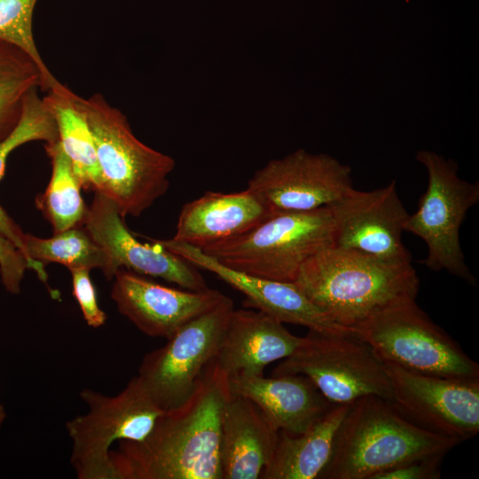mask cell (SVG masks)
Here are the masks:
<instances>
[{
  "mask_svg": "<svg viewBox=\"0 0 479 479\" xmlns=\"http://www.w3.org/2000/svg\"><path fill=\"white\" fill-rule=\"evenodd\" d=\"M25 249L28 269L36 272L53 299H59V293L48 285L45 263H61L69 271L100 269L108 279V257L85 228L72 227L46 239L25 233Z\"/></svg>",
  "mask_w": 479,
  "mask_h": 479,
  "instance_id": "cell-23",
  "label": "cell"
},
{
  "mask_svg": "<svg viewBox=\"0 0 479 479\" xmlns=\"http://www.w3.org/2000/svg\"><path fill=\"white\" fill-rule=\"evenodd\" d=\"M459 443L418 427L392 402L366 396L350 404L319 479H373L408 461L445 455Z\"/></svg>",
  "mask_w": 479,
  "mask_h": 479,
  "instance_id": "cell-3",
  "label": "cell"
},
{
  "mask_svg": "<svg viewBox=\"0 0 479 479\" xmlns=\"http://www.w3.org/2000/svg\"><path fill=\"white\" fill-rule=\"evenodd\" d=\"M38 89L34 88L27 92L20 122L10 135L0 142V180L4 174L7 157L14 149L30 141L41 140L46 144L59 141L56 121L43 98H39ZM0 232L22 252L28 266L25 233L2 207Z\"/></svg>",
  "mask_w": 479,
  "mask_h": 479,
  "instance_id": "cell-24",
  "label": "cell"
},
{
  "mask_svg": "<svg viewBox=\"0 0 479 479\" xmlns=\"http://www.w3.org/2000/svg\"><path fill=\"white\" fill-rule=\"evenodd\" d=\"M444 454H436L401 464L376 475L373 479H438Z\"/></svg>",
  "mask_w": 479,
  "mask_h": 479,
  "instance_id": "cell-30",
  "label": "cell"
},
{
  "mask_svg": "<svg viewBox=\"0 0 479 479\" xmlns=\"http://www.w3.org/2000/svg\"><path fill=\"white\" fill-rule=\"evenodd\" d=\"M233 309L232 300L225 295L144 357L137 376L161 409L175 408L192 394L202 371L218 352Z\"/></svg>",
  "mask_w": 479,
  "mask_h": 479,
  "instance_id": "cell-10",
  "label": "cell"
},
{
  "mask_svg": "<svg viewBox=\"0 0 479 479\" xmlns=\"http://www.w3.org/2000/svg\"><path fill=\"white\" fill-rule=\"evenodd\" d=\"M231 393L216 358L189 397L166 410L142 441H121L110 452L115 479H222L221 417Z\"/></svg>",
  "mask_w": 479,
  "mask_h": 479,
  "instance_id": "cell-1",
  "label": "cell"
},
{
  "mask_svg": "<svg viewBox=\"0 0 479 479\" xmlns=\"http://www.w3.org/2000/svg\"><path fill=\"white\" fill-rule=\"evenodd\" d=\"M43 87L35 60L20 47L0 40V142L20 121L27 92Z\"/></svg>",
  "mask_w": 479,
  "mask_h": 479,
  "instance_id": "cell-26",
  "label": "cell"
},
{
  "mask_svg": "<svg viewBox=\"0 0 479 479\" xmlns=\"http://www.w3.org/2000/svg\"><path fill=\"white\" fill-rule=\"evenodd\" d=\"M335 220L334 246L397 263H412L402 242L409 216L393 180L368 192L352 188L333 205Z\"/></svg>",
  "mask_w": 479,
  "mask_h": 479,
  "instance_id": "cell-14",
  "label": "cell"
},
{
  "mask_svg": "<svg viewBox=\"0 0 479 479\" xmlns=\"http://www.w3.org/2000/svg\"><path fill=\"white\" fill-rule=\"evenodd\" d=\"M334 237L331 205L309 212L271 214L245 233L200 250L232 270L294 282L302 265L333 246Z\"/></svg>",
  "mask_w": 479,
  "mask_h": 479,
  "instance_id": "cell-5",
  "label": "cell"
},
{
  "mask_svg": "<svg viewBox=\"0 0 479 479\" xmlns=\"http://www.w3.org/2000/svg\"><path fill=\"white\" fill-rule=\"evenodd\" d=\"M45 150L51 161V177L36 203L51 224L54 233H59L83 224L88 208L80 192L81 185L59 141L46 144Z\"/></svg>",
  "mask_w": 479,
  "mask_h": 479,
  "instance_id": "cell-25",
  "label": "cell"
},
{
  "mask_svg": "<svg viewBox=\"0 0 479 479\" xmlns=\"http://www.w3.org/2000/svg\"><path fill=\"white\" fill-rule=\"evenodd\" d=\"M93 135L103 177L100 192L120 214L139 216L168 191L175 161L142 143L126 116L100 94L77 96Z\"/></svg>",
  "mask_w": 479,
  "mask_h": 479,
  "instance_id": "cell-4",
  "label": "cell"
},
{
  "mask_svg": "<svg viewBox=\"0 0 479 479\" xmlns=\"http://www.w3.org/2000/svg\"><path fill=\"white\" fill-rule=\"evenodd\" d=\"M247 188L271 214L309 212L337 203L353 188L351 169L326 153L298 149L270 161Z\"/></svg>",
  "mask_w": 479,
  "mask_h": 479,
  "instance_id": "cell-12",
  "label": "cell"
},
{
  "mask_svg": "<svg viewBox=\"0 0 479 479\" xmlns=\"http://www.w3.org/2000/svg\"><path fill=\"white\" fill-rule=\"evenodd\" d=\"M271 215L248 188L231 193L207 192L183 206L172 240L203 249L245 233Z\"/></svg>",
  "mask_w": 479,
  "mask_h": 479,
  "instance_id": "cell-20",
  "label": "cell"
},
{
  "mask_svg": "<svg viewBox=\"0 0 479 479\" xmlns=\"http://www.w3.org/2000/svg\"><path fill=\"white\" fill-rule=\"evenodd\" d=\"M279 431L250 399L231 391L221 417L222 479H257L270 465Z\"/></svg>",
  "mask_w": 479,
  "mask_h": 479,
  "instance_id": "cell-19",
  "label": "cell"
},
{
  "mask_svg": "<svg viewBox=\"0 0 479 479\" xmlns=\"http://www.w3.org/2000/svg\"><path fill=\"white\" fill-rule=\"evenodd\" d=\"M302 342L263 311L233 309L215 358L229 377L263 375L268 365L289 357Z\"/></svg>",
  "mask_w": 479,
  "mask_h": 479,
  "instance_id": "cell-17",
  "label": "cell"
},
{
  "mask_svg": "<svg viewBox=\"0 0 479 479\" xmlns=\"http://www.w3.org/2000/svg\"><path fill=\"white\" fill-rule=\"evenodd\" d=\"M284 374L308 377L333 404H352L366 396L393 400L384 363L353 334L309 331L296 350L272 371V375Z\"/></svg>",
  "mask_w": 479,
  "mask_h": 479,
  "instance_id": "cell-9",
  "label": "cell"
},
{
  "mask_svg": "<svg viewBox=\"0 0 479 479\" xmlns=\"http://www.w3.org/2000/svg\"><path fill=\"white\" fill-rule=\"evenodd\" d=\"M229 385L255 403L279 431L291 435L309 429L334 405L302 374L232 375Z\"/></svg>",
  "mask_w": 479,
  "mask_h": 479,
  "instance_id": "cell-18",
  "label": "cell"
},
{
  "mask_svg": "<svg viewBox=\"0 0 479 479\" xmlns=\"http://www.w3.org/2000/svg\"><path fill=\"white\" fill-rule=\"evenodd\" d=\"M80 397L87 412L66 423L72 443L70 463L79 479H115L110 459L113 444L144 440L165 411L137 376L114 396L84 389Z\"/></svg>",
  "mask_w": 479,
  "mask_h": 479,
  "instance_id": "cell-7",
  "label": "cell"
},
{
  "mask_svg": "<svg viewBox=\"0 0 479 479\" xmlns=\"http://www.w3.org/2000/svg\"><path fill=\"white\" fill-rule=\"evenodd\" d=\"M84 228L106 252L109 261L108 279L126 268L174 283L181 288L200 291L208 288L198 268L163 247L153 240L144 244L128 230L114 202L96 192L83 222Z\"/></svg>",
  "mask_w": 479,
  "mask_h": 479,
  "instance_id": "cell-13",
  "label": "cell"
},
{
  "mask_svg": "<svg viewBox=\"0 0 479 479\" xmlns=\"http://www.w3.org/2000/svg\"><path fill=\"white\" fill-rule=\"evenodd\" d=\"M392 403L418 427L460 443L479 432V378L427 375L384 363Z\"/></svg>",
  "mask_w": 479,
  "mask_h": 479,
  "instance_id": "cell-11",
  "label": "cell"
},
{
  "mask_svg": "<svg viewBox=\"0 0 479 479\" xmlns=\"http://www.w3.org/2000/svg\"><path fill=\"white\" fill-rule=\"evenodd\" d=\"M350 404H334L303 433L279 431L273 458L261 478H319L331 459L336 436Z\"/></svg>",
  "mask_w": 479,
  "mask_h": 479,
  "instance_id": "cell-21",
  "label": "cell"
},
{
  "mask_svg": "<svg viewBox=\"0 0 479 479\" xmlns=\"http://www.w3.org/2000/svg\"><path fill=\"white\" fill-rule=\"evenodd\" d=\"M73 295L76 299L87 325L98 328L105 325L106 313L99 308L90 270H71Z\"/></svg>",
  "mask_w": 479,
  "mask_h": 479,
  "instance_id": "cell-28",
  "label": "cell"
},
{
  "mask_svg": "<svg viewBox=\"0 0 479 479\" xmlns=\"http://www.w3.org/2000/svg\"><path fill=\"white\" fill-rule=\"evenodd\" d=\"M75 92L64 86L43 98L58 127L59 141L69 159L81 187L100 192L103 177L96 145Z\"/></svg>",
  "mask_w": 479,
  "mask_h": 479,
  "instance_id": "cell-22",
  "label": "cell"
},
{
  "mask_svg": "<svg viewBox=\"0 0 479 479\" xmlns=\"http://www.w3.org/2000/svg\"><path fill=\"white\" fill-rule=\"evenodd\" d=\"M383 363L447 378H479V365L416 303L405 299L351 328Z\"/></svg>",
  "mask_w": 479,
  "mask_h": 479,
  "instance_id": "cell-6",
  "label": "cell"
},
{
  "mask_svg": "<svg viewBox=\"0 0 479 479\" xmlns=\"http://www.w3.org/2000/svg\"><path fill=\"white\" fill-rule=\"evenodd\" d=\"M294 283L332 321L349 329L389 305L416 299L420 287L412 263L334 245L308 259Z\"/></svg>",
  "mask_w": 479,
  "mask_h": 479,
  "instance_id": "cell-2",
  "label": "cell"
},
{
  "mask_svg": "<svg viewBox=\"0 0 479 479\" xmlns=\"http://www.w3.org/2000/svg\"><path fill=\"white\" fill-rule=\"evenodd\" d=\"M416 160L428 171V187L404 230L426 243L428 255L420 261L422 264L435 271H446L476 287V279L465 263L459 229L468 210L479 201V183L461 179L457 162L435 152L420 151Z\"/></svg>",
  "mask_w": 479,
  "mask_h": 479,
  "instance_id": "cell-8",
  "label": "cell"
},
{
  "mask_svg": "<svg viewBox=\"0 0 479 479\" xmlns=\"http://www.w3.org/2000/svg\"><path fill=\"white\" fill-rule=\"evenodd\" d=\"M198 269L210 271L246 296L252 307L284 323L307 327L329 335L351 334L352 330L335 324L294 282L251 276L218 263L200 249L170 240H153Z\"/></svg>",
  "mask_w": 479,
  "mask_h": 479,
  "instance_id": "cell-15",
  "label": "cell"
},
{
  "mask_svg": "<svg viewBox=\"0 0 479 479\" xmlns=\"http://www.w3.org/2000/svg\"><path fill=\"white\" fill-rule=\"evenodd\" d=\"M27 262L22 252L0 232V277L5 290L19 294Z\"/></svg>",
  "mask_w": 479,
  "mask_h": 479,
  "instance_id": "cell-29",
  "label": "cell"
},
{
  "mask_svg": "<svg viewBox=\"0 0 479 479\" xmlns=\"http://www.w3.org/2000/svg\"><path fill=\"white\" fill-rule=\"evenodd\" d=\"M5 416H6V414H5L4 408V406L0 404V428H1L3 422H4V419H5Z\"/></svg>",
  "mask_w": 479,
  "mask_h": 479,
  "instance_id": "cell-31",
  "label": "cell"
},
{
  "mask_svg": "<svg viewBox=\"0 0 479 479\" xmlns=\"http://www.w3.org/2000/svg\"><path fill=\"white\" fill-rule=\"evenodd\" d=\"M37 0H0V40L27 52L38 65L43 75V91H53L65 85L48 69L36 47L33 34V14Z\"/></svg>",
  "mask_w": 479,
  "mask_h": 479,
  "instance_id": "cell-27",
  "label": "cell"
},
{
  "mask_svg": "<svg viewBox=\"0 0 479 479\" xmlns=\"http://www.w3.org/2000/svg\"><path fill=\"white\" fill-rule=\"evenodd\" d=\"M114 279L111 297L119 312L151 337L168 339L225 296L208 287L200 291L172 288L122 268Z\"/></svg>",
  "mask_w": 479,
  "mask_h": 479,
  "instance_id": "cell-16",
  "label": "cell"
}]
</instances>
